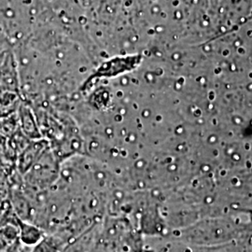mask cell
<instances>
[{
	"mask_svg": "<svg viewBox=\"0 0 252 252\" xmlns=\"http://www.w3.org/2000/svg\"><path fill=\"white\" fill-rule=\"evenodd\" d=\"M19 122L21 123L22 128L27 135L30 136L39 135L36 131V125L34 117L32 115L31 109L25 104H21L19 107Z\"/></svg>",
	"mask_w": 252,
	"mask_h": 252,
	"instance_id": "obj_1",
	"label": "cell"
}]
</instances>
